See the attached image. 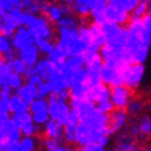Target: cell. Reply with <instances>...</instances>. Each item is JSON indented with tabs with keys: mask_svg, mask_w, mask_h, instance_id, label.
<instances>
[{
	"mask_svg": "<svg viewBox=\"0 0 151 151\" xmlns=\"http://www.w3.org/2000/svg\"><path fill=\"white\" fill-rule=\"evenodd\" d=\"M109 137L108 116H104L96 109L91 116L79 120L74 142L79 146H84L87 144H99L106 147L109 142Z\"/></svg>",
	"mask_w": 151,
	"mask_h": 151,
	"instance_id": "7a4b0ae2",
	"label": "cell"
},
{
	"mask_svg": "<svg viewBox=\"0 0 151 151\" xmlns=\"http://www.w3.org/2000/svg\"><path fill=\"white\" fill-rule=\"evenodd\" d=\"M37 93H38V99H44V100H47L50 95H53L50 86L46 81H43L40 85H37Z\"/></svg>",
	"mask_w": 151,
	"mask_h": 151,
	"instance_id": "f35d334b",
	"label": "cell"
},
{
	"mask_svg": "<svg viewBox=\"0 0 151 151\" xmlns=\"http://www.w3.org/2000/svg\"><path fill=\"white\" fill-rule=\"evenodd\" d=\"M24 76H21V75H17V74H15V73H11L9 71V74L6 75V79H5V82H4V85L5 87H7L10 90V91H15L16 92L17 90L24 85Z\"/></svg>",
	"mask_w": 151,
	"mask_h": 151,
	"instance_id": "1f68e13d",
	"label": "cell"
},
{
	"mask_svg": "<svg viewBox=\"0 0 151 151\" xmlns=\"http://www.w3.org/2000/svg\"><path fill=\"white\" fill-rule=\"evenodd\" d=\"M41 15H43L50 24H57L64 15L70 14L69 7L64 3H52V1H42L41 3Z\"/></svg>",
	"mask_w": 151,
	"mask_h": 151,
	"instance_id": "9c48e42d",
	"label": "cell"
},
{
	"mask_svg": "<svg viewBox=\"0 0 151 151\" xmlns=\"http://www.w3.org/2000/svg\"><path fill=\"white\" fill-rule=\"evenodd\" d=\"M9 112L12 113V116L22 114L28 112V104H26L16 93H12L9 100Z\"/></svg>",
	"mask_w": 151,
	"mask_h": 151,
	"instance_id": "83f0119b",
	"label": "cell"
},
{
	"mask_svg": "<svg viewBox=\"0 0 151 151\" xmlns=\"http://www.w3.org/2000/svg\"><path fill=\"white\" fill-rule=\"evenodd\" d=\"M6 151H19L16 147H12V149H9V150H6Z\"/></svg>",
	"mask_w": 151,
	"mask_h": 151,
	"instance_id": "f907efd6",
	"label": "cell"
},
{
	"mask_svg": "<svg viewBox=\"0 0 151 151\" xmlns=\"http://www.w3.org/2000/svg\"><path fill=\"white\" fill-rule=\"evenodd\" d=\"M38 145L40 141L36 137H21L16 145V149L19 151H37Z\"/></svg>",
	"mask_w": 151,
	"mask_h": 151,
	"instance_id": "4dcf8cb0",
	"label": "cell"
},
{
	"mask_svg": "<svg viewBox=\"0 0 151 151\" xmlns=\"http://www.w3.org/2000/svg\"><path fill=\"white\" fill-rule=\"evenodd\" d=\"M114 151H139V144L127 132L119 133L114 140Z\"/></svg>",
	"mask_w": 151,
	"mask_h": 151,
	"instance_id": "ffe728a7",
	"label": "cell"
},
{
	"mask_svg": "<svg viewBox=\"0 0 151 151\" xmlns=\"http://www.w3.org/2000/svg\"><path fill=\"white\" fill-rule=\"evenodd\" d=\"M88 26H90V32H91V49L100 50L104 43L101 26L95 24H88Z\"/></svg>",
	"mask_w": 151,
	"mask_h": 151,
	"instance_id": "f1b7e54d",
	"label": "cell"
},
{
	"mask_svg": "<svg viewBox=\"0 0 151 151\" xmlns=\"http://www.w3.org/2000/svg\"><path fill=\"white\" fill-rule=\"evenodd\" d=\"M16 95H17L26 104L32 103L36 99H38V93H37V86L29 84V82H27V81L24 82V85H22V86L17 90Z\"/></svg>",
	"mask_w": 151,
	"mask_h": 151,
	"instance_id": "d4e9b609",
	"label": "cell"
},
{
	"mask_svg": "<svg viewBox=\"0 0 151 151\" xmlns=\"http://www.w3.org/2000/svg\"><path fill=\"white\" fill-rule=\"evenodd\" d=\"M55 151H78L73 145H68V144H60Z\"/></svg>",
	"mask_w": 151,
	"mask_h": 151,
	"instance_id": "bcb514c9",
	"label": "cell"
},
{
	"mask_svg": "<svg viewBox=\"0 0 151 151\" xmlns=\"http://www.w3.org/2000/svg\"><path fill=\"white\" fill-rule=\"evenodd\" d=\"M41 0H21L22 10L28 14L38 15L41 12Z\"/></svg>",
	"mask_w": 151,
	"mask_h": 151,
	"instance_id": "8d00e7d4",
	"label": "cell"
},
{
	"mask_svg": "<svg viewBox=\"0 0 151 151\" xmlns=\"http://www.w3.org/2000/svg\"><path fill=\"white\" fill-rule=\"evenodd\" d=\"M6 150H7V146H6L4 130H0V151H6Z\"/></svg>",
	"mask_w": 151,
	"mask_h": 151,
	"instance_id": "f6af8a7d",
	"label": "cell"
},
{
	"mask_svg": "<svg viewBox=\"0 0 151 151\" xmlns=\"http://www.w3.org/2000/svg\"><path fill=\"white\" fill-rule=\"evenodd\" d=\"M96 109L99 111L100 113H102V114L104 116H108L109 113L114 109V107H113V104L111 103V101H104V102H101L99 104H96Z\"/></svg>",
	"mask_w": 151,
	"mask_h": 151,
	"instance_id": "ab89813d",
	"label": "cell"
},
{
	"mask_svg": "<svg viewBox=\"0 0 151 151\" xmlns=\"http://www.w3.org/2000/svg\"><path fill=\"white\" fill-rule=\"evenodd\" d=\"M55 29H57L55 48L62 52L65 57L82 55L87 50L80 40L79 26L68 27V28H55Z\"/></svg>",
	"mask_w": 151,
	"mask_h": 151,
	"instance_id": "3957f363",
	"label": "cell"
},
{
	"mask_svg": "<svg viewBox=\"0 0 151 151\" xmlns=\"http://www.w3.org/2000/svg\"><path fill=\"white\" fill-rule=\"evenodd\" d=\"M28 113L31 114L33 123L37 127H43L50 119L48 113V103L44 99H36L32 103H29Z\"/></svg>",
	"mask_w": 151,
	"mask_h": 151,
	"instance_id": "30bf717a",
	"label": "cell"
},
{
	"mask_svg": "<svg viewBox=\"0 0 151 151\" xmlns=\"http://www.w3.org/2000/svg\"><path fill=\"white\" fill-rule=\"evenodd\" d=\"M147 11L151 12V0H147Z\"/></svg>",
	"mask_w": 151,
	"mask_h": 151,
	"instance_id": "c3c4849f",
	"label": "cell"
},
{
	"mask_svg": "<svg viewBox=\"0 0 151 151\" xmlns=\"http://www.w3.org/2000/svg\"><path fill=\"white\" fill-rule=\"evenodd\" d=\"M49 118L54 122L64 124L66 118L71 112V106L69 102V97L60 95H50L47 99Z\"/></svg>",
	"mask_w": 151,
	"mask_h": 151,
	"instance_id": "8992f818",
	"label": "cell"
},
{
	"mask_svg": "<svg viewBox=\"0 0 151 151\" xmlns=\"http://www.w3.org/2000/svg\"><path fill=\"white\" fill-rule=\"evenodd\" d=\"M133 99V91L123 85H117L111 87L109 101L114 109H125L128 103Z\"/></svg>",
	"mask_w": 151,
	"mask_h": 151,
	"instance_id": "4fadbf2b",
	"label": "cell"
},
{
	"mask_svg": "<svg viewBox=\"0 0 151 151\" xmlns=\"http://www.w3.org/2000/svg\"><path fill=\"white\" fill-rule=\"evenodd\" d=\"M35 46H36L37 49H38L40 54H43V55L48 57L50 53L54 50L55 43L53 42L52 40H36L35 41Z\"/></svg>",
	"mask_w": 151,
	"mask_h": 151,
	"instance_id": "e575fe53",
	"label": "cell"
},
{
	"mask_svg": "<svg viewBox=\"0 0 151 151\" xmlns=\"http://www.w3.org/2000/svg\"><path fill=\"white\" fill-rule=\"evenodd\" d=\"M16 9H22L21 0H0V22Z\"/></svg>",
	"mask_w": 151,
	"mask_h": 151,
	"instance_id": "f546056e",
	"label": "cell"
},
{
	"mask_svg": "<svg viewBox=\"0 0 151 151\" xmlns=\"http://www.w3.org/2000/svg\"><path fill=\"white\" fill-rule=\"evenodd\" d=\"M24 20H25V11L22 9H16L11 11L10 14H7V16L1 21L3 35L10 38L17 28L24 26Z\"/></svg>",
	"mask_w": 151,
	"mask_h": 151,
	"instance_id": "7c38bea8",
	"label": "cell"
},
{
	"mask_svg": "<svg viewBox=\"0 0 151 151\" xmlns=\"http://www.w3.org/2000/svg\"><path fill=\"white\" fill-rule=\"evenodd\" d=\"M6 64H7V68H9V70L11 73H15L17 75H21V76H24L25 73H26V69L27 66L24 64V62L19 58V57H12L11 59L9 60H5Z\"/></svg>",
	"mask_w": 151,
	"mask_h": 151,
	"instance_id": "836d02e7",
	"label": "cell"
},
{
	"mask_svg": "<svg viewBox=\"0 0 151 151\" xmlns=\"http://www.w3.org/2000/svg\"><path fill=\"white\" fill-rule=\"evenodd\" d=\"M139 151H151V145H146L139 149Z\"/></svg>",
	"mask_w": 151,
	"mask_h": 151,
	"instance_id": "7dc6e473",
	"label": "cell"
},
{
	"mask_svg": "<svg viewBox=\"0 0 151 151\" xmlns=\"http://www.w3.org/2000/svg\"><path fill=\"white\" fill-rule=\"evenodd\" d=\"M59 145H60V142H57L54 140H49V139H44L42 141L43 151H55Z\"/></svg>",
	"mask_w": 151,
	"mask_h": 151,
	"instance_id": "b9f144b4",
	"label": "cell"
},
{
	"mask_svg": "<svg viewBox=\"0 0 151 151\" xmlns=\"http://www.w3.org/2000/svg\"><path fill=\"white\" fill-rule=\"evenodd\" d=\"M146 108V102L141 97H133L130 102L128 103L125 112L128 113L129 117H140L142 114V112Z\"/></svg>",
	"mask_w": 151,
	"mask_h": 151,
	"instance_id": "484cf974",
	"label": "cell"
},
{
	"mask_svg": "<svg viewBox=\"0 0 151 151\" xmlns=\"http://www.w3.org/2000/svg\"><path fill=\"white\" fill-rule=\"evenodd\" d=\"M119 73H120V84L133 91V90L138 88L141 85L145 75V65L137 63L127 64L120 68Z\"/></svg>",
	"mask_w": 151,
	"mask_h": 151,
	"instance_id": "52a82bcc",
	"label": "cell"
},
{
	"mask_svg": "<svg viewBox=\"0 0 151 151\" xmlns=\"http://www.w3.org/2000/svg\"><path fill=\"white\" fill-rule=\"evenodd\" d=\"M10 42H11L12 49L19 53L21 50L33 46L35 38H33L32 33L29 32L25 26H22V27L17 28L16 31H15V33L10 37Z\"/></svg>",
	"mask_w": 151,
	"mask_h": 151,
	"instance_id": "9a60e30c",
	"label": "cell"
},
{
	"mask_svg": "<svg viewBox=\"0 0 151 151\" xmlns=\"http://www.w3.org/2000/svg\"><path fill=\"white\" fill-rule=\"evenodd\" d=\"M138 0H107L104 10V24L123 26L130 20Z\"/></svg>",
	"mask_w": 151,
	"mask_h": 151,
	"instance_id": "277c9868",
	"label": "cell"
},
{
	"mask_svg": "<svg viewBox=\"0 0 151 151\" xmlns=\"http://www.w3.org/2000/svg\"><path fill=\"white\" fill-rule=\"evenodd\" d=\"M0 35H3V25H1V22H0Z\"/></svg>",
	"mask_w": 151,
	"mask_h": 151,
	"instance_id": "681fc988",
	"label": "cell"
},
{
	"mask_svg": "<svg viewBox=\"0 0 151 151\" xmlns=\"http://www.w3.org/2000/svg\"><path fill=\"white\" fill-rule=\"evenodd\" d=\"M37 151H43V150H37Z\"/></svg>",
	"mask_w": 151,
	"mask_h": 151,
	"instance_id": "816d5d0a",
	"label": "cell"
},
{
	"mask_svg": "<svg viewBox=\"0 0 151 151\" xmlns=\"http://www.w3.org/2000/svg\"><path fill=\"white\" fill-rule=\"evenodd\" d=\"M79 125V117L76 116L73 109L70 112L69 117L66 118L65 123L63 124V140L65 141V144L71 145L75 141V132Z\"/></svg>",
	"mask_w": 151,
	"mask_h": 151,
	"instance_id": "ac0fdd59",
	"label": "cell"
},
{
	"mask_svg": "<svg viewBox=\"0 0 151 151\" xmlns=\"http://www.w3.org/2000/svg\"><path fill=\"white\" fill-rule=\"evenodd\" d=\"M82 58H84V70L88 84L100 82V73L103 66V60L100 55V52L88 49L82 54Z\"/></svg>",
	"mask_w": 151,
	"mask_h": 151,
	"instance_id": "ba28073f",
	"label": "cell"
},
{
	"mask_svg": "<svg viewBox=\"0 0 151 151\" xmlns=\"http://www.w3.org/2000/svg\"><path fill=\"white\" fill-rule=\"evenodd\" d=\"M24 26L32 33L35 41L36 40H52L54 38V28L50 22L38 14H28L25 12Z\"/></svg>",
	"mask_w": 151,
	"mask_h": 151,
	"instance_id": "5b68a950",
	"label": "cell"
},
{
	"mask_svg": "<svg viewBox=\"0 0 151 151\" xmlns=\"http://www.w3.org/2000/svg\"><path fill=\"white\" fill-rule=\"evenodd\" d=\"M120 68H114V66H109V65H104L102 66L101 73H100V81L103 85L108 86L109 88L117 85H122L120 84V73H119Z\"/></svg>",
	"mask_w": 151,
	"mask_h": 151,
	"instance_id": "e0dca14e",
	"label": "cell"
},
{
	"mask_svg": "<svg viewBox=\"0 0 151 151\" xmlns=\"http://www.w3.org/2000/svg\"><path fill=\"white\" fill-rule=\"evenodd\" d=\"M79 151H107V150L99 144H87L84 146H80Z\"/></svg>",
	"mask_w": 151,
	"mask_h": 151,
	"instance_id": "7bdbcfd3",
	"label": "cell"
},
{
	"mask_svg": "<svg viewBox=\"0 0 151 151\" xmlns=\"http://www.w3.org/2000/svg\"><path fill=\"white\" fill-rule=\"evenodd\" d=\"M15 50L12 49L10 38L4 35H0V57H3L5 60H9L14 57Z\"/></svg>",
	"mask_w": 151,
	"mask_h": 151,
	"instance_id": "d6a6232c",
	"label": "cell"
},
{
	"mask_svg": "<svg viewBox=\"0 0 151 151\" xmlns=\"http://www.w3.org/2000/svg\"><path fill=\"white\" fill-rule=\"evenodd\" d=\"M11 117L9 114H0V130H4L7 123L10 122Z\"/></svg>",
	"mask_w": 151,
	"mask_h": 151,
	"instance_id": "ee69618b",
	"label": "cell"
},
{
	"mask_svg": "<svg viewBox=\"0 0 151 151\" xmlns=\"http://www.w3.org/2000/svg\"><path fill=\"white\" fill-rule=\"evenodd\" d=\"M124 53L128 64H144L151 48V33L141 26L140 19H130L124 27Z\"/></svg>",
	"mask_w": 151,
	"mask_h": 151,
	"instance_id": "6da1fadb",
	"label": "cell"
},
{
	"mask_svg": "<svg viewBox=\"0 0 151 151\" xmlns=\"http://www.w3.org/2000/svg\"><path fill=\"white\" fill-rule=\"evenodd\" d=\"M79 36L82 44L86 47V49H91V32H90V26L85 22H80L79 25Z\"/></svg>",
	"mask_w": 151,
	"mask_h": 151,
	"instance_id": "d590c367",
	"label": "cell"
},
{
	"mask_svg": "<svg viewBox=\"0 0 151 151\" xmlns=\"http://www.w3.org/2000/svg\"><path fill=\"white\" fill-rule=\"evenodd\" d=\"M11 122L16 125L22 137H36L40 132V127H37L33 123L32 117L28 112L22 113V114L12 116Z\"/></svg>",
	"mask_w": 151,
	"mask_h": 151,
	"instance_id": "8fae6325",
	"label": "cell"
},
{
	"mask_svg": "<svg viewBox=\"0 0 151 151\" xmlns=\"http://www.w3.org/2000/svg\"><path fill=\"white\" fill-rule=\"evenodd\" d=\"M111 95V88L108 86L103 85L102 82H96V84H88L87 91V100L91 101L95 104H99L101 102L108 101Z\"/></svg>",
	"mask_w": 151,
	"mask_h": 151,
	"instance_id": "2e32d148",
	"label": "cell"
},
{
	"mask_svg": "<svg viewBox=\"0 0 151 151\" xmlns=\"http://www.w3.org/2000/svg\"><path fill=\"white\" fill-rule=\"evenodd\" d=\"M147 12V0H140L132 12L130 19H141Z\"/></svg>",
	"mask_w": 151,
	"mask_h": 151,
	"instance_id": "74e56055",
	"label": "cell"
},
{
	"mask_svg": "<svg viewBox=\"0 0 151 151\" xmlns=\"http://www.w3.org/2000/svg\"><path fill=\"white\" fill-rule=\"evenodd\" d=\"M139 132V139H149L151 137V116L141 114L135 122Z\"/></svg>",
	"mask_w": 151,
	"mask_h": 151,
	"instance_id": "4316f807",
	"label": "cell"
},
{
	"mask_svg": "<svg viewBox=\"0 0 151 151\" xmlns=\"http://www.w3.org/2000/svg\"><path fill=\"white\" fill-rule=\"evenodd\" d=\"M17 57L24 62V64L27 66V68H31V66H35L37 63L40 62L41 59V54L38 49L36 48V46L33 44V46L28 47L24 50H21L17 53Z\"/></svg>",
	"mask_w": 151,
	"mask_h": 151,
	"instance_id": "7402d4cb",
	"label": "cell"
},
{
	"mask_svg": "<svg viewBox=\"0 0 151 151\" xmlns=\"http://www.w3.org/2000/svg\"><path fill=\"white\" fill-rule=\"evenodd\" d=\"M129 124V116L125 109H113L108 114V130L111 135L122 133Z\"/></svg>",
	"mask_w": 151,
	"mask_h": 151,
	"instance_id": "5bb4252c",
	"label": "cell"
},
{
	"mask_svg": "<svg viewBox=\"0 0 151 151\" xmlns=\"http://www.w3.org/2000/svg\"><path fill=\"white\" fill-rule=\"evenodd\" d=\"M65 4L69 7L70 14H73L74 16L86 17L90 16L93 0H69V1H65Z\"/></svg>",
	"mask_w": 151,
	"mask_h": 151,
	"instance_id": "d6986e66",
	"label": "cell"
},
{
	"mask_svg": "<svg viewBox=\"0 0 151 151\" xmlns=\"http://www.w3.org/2000/svg\"><path fill=\"white\" fill-rule=\"evenodd\" d=\"M43 135L44 139L54 140L57 142H60L63 140V124L49 119L48 122L43 125Z\"/></svg>",
	"mask_w": 151,
	"mask_h": 151,
	"instance_id": "44dd1931",
	"label": "cell"
},
{
	"mask_svg": "<svg viewBox=\"0 0 151 151\" xmlns=\"http://www.w3.org/2000/svg\"><path fill=\"white\" fill-rule=\"evenodd\" d=\"M4 135H5L7 150L12 149V147H16L17 142L20 141V139H21V137H22L21 133H20V130L16 128V125H15V124L11 122V119H10V122L7 123V125L5 127Z\"/></svg>",
	"mask_w": 151,
	"mask_h": 151,
	"instance_id": "cb8c5ba5",
	"label": "cell"
},
{
	"mask_svg": "<svg viewBox=\"0 0 151 151\" xmlns=\"http://www.w3.org/2000/svg\"><path fill=\"white\" fill-rule=\"evenodd\" d=\"M107 5V0H93L90 16L92 19V24L102 26L104 25V10Z\"/></svg>",
	"mask_w": 151,
	"mask_h": 151,
	"instance_id": "603a6c76",
	"label": "cell"
},
{
	"mask_svg": "<svg viewBox=\"0 0 151 151\" xmlns=\"http://www.w3.org/2000/svg\"><path fill=\"white\" fill-rule=\"evenodd\" d=\"M9 68H7V64L5 62V59L3 57H0V88L4 85L5 79H6V75L9 74Z\"/></svg>",
	"mask_w": 151,
	"mask_h": 151,
	"instance_id": "60d3db41",
	"label": "cell"
}]
</instances>
